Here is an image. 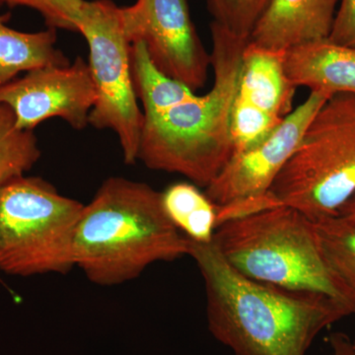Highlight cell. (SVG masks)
Returning <instances> with one entry per match:
<instances>
[{"label":"cell","instance_id":"1","mask_svg":"<svg viewBox=\"0 0 355 355\" xmlns=\"http://www.w3.org/2000/svg\"><path fill=\"white\" fill-rule=\"evenodd\" d=\"M188 256L205 282L210 334L235 355H306L322 331L354 314L321 294L248 279L212 241L189 239Z\"/></svg>","mask_w":355,"mask_h":355},{"label":"cell","instance_id":"2","mask_svg":"<svg viewBox=\"0 0 355 355\" xmlns=\"http://www.w3.org/2000/svg\"><path fill=\"white\" fill-rule=\"evenodd\" d=\"M189 254V239L166 214L162 195L141 182L107 179L77 224L73 256L93 284L112 286L139 277L157 261Z\"/></svg>","mask_w":355,"mask_h":355},{"label":"cell","instance_id":"3","mask_svg":"<svg viewBox=\"0 0 355 355\" xmlns=\"http://www.w3.org/2000/svg\"><path fill=\"white\" fill-rule=\"evenodd\" d=\"M210 33L212 87L161 113L144 114L137 156L149 169L183 175L202 188L209 186L233 155L231 108L249 42L214 22Z\"/></svg>","mask_w":355,"mask_h":355},{"label":"cell","instance_id":"4","mask_svg":"<svg viewBox=\"0 0 355 355\" xmlns=\"http://www.w3.org/2000/svg\"><path fill=\"white\" fill-rule=\"evenodd\" d=\"M212 242L248 279L321 294L355 313L324 263L314 221L297 209L279 205L229 219L219 224Z\"/></svg>","mask_w":355,"mask_h":355},{"label":"cell","instance_id":"5","mask_svg":"<svg viewBox=\"0 0 355 355\" xmlns=\"http://www.w3.org/2000/svg\"><path fill=\"white\" fill-rule=\"evenodd\" d=\"M268 193L313 221L338 214L355 193L354 94L324 102Z\"/></svg>","mask_w":355,"mask_h":355},{"label":"cell","instance_id":"6","mask_svg":"<svg viewBox=\"0 0 355 355\" xmlns=\"http://www.w3.org/2000/svg\"><path fill=\"white\" fill-rule=\"evenodd\" d=\"M83 207L42 178L7 182L0 188V270L24 277L69 272Z\"/></svg>","mask_w":355,"mask_h":355},{"label":"cell","instance_id":"7","mask_svg":"<svg viewBox=\"0 0 355 355\" xmlns=\"http://www.w3.org/2000/svg\"><path fill=\"white\" fill-rule=\"evenodd\" d=\"M77 32L88 43V64L97 92L89 125L113 130L125 164H135L144 118L133 87L132 44L125 36L121 7L111 0L87 1Z\"/></svg>","mask_w":355,"mask_h":355},{"label":"cell","instance_id":"8","mask_svg":"<svg viewBox=\"0 0 355 355\" xmlns=\"http://www.w3.org/2000/svg\"><path fill=\"white\" fill-rule=\"evenodd\" d=\"M123 29L130 44L142 42L161 71L193 92L202 88L211 67L191 20L187 0H137L121 7Z\"/></svg>","mask_w":355,"mask_h":355},{"label":"cell","instance_id":"9","mask_svg":"<svg viewBox=\"0 0 355 355\" xmlns=\"http://www.w3.org/2000/svg\"><path fill=\"white\" fill-rule=\"evenodd\" d=\"M296 87L284 69V51L248 42L230 114L233 154L265 141L293 111Z\"/></svg>","mask_w":355,"mask_h":355},{"label":"cell","instance_id":"10","mask_svg":"<svg viewBox=\"0 0 355 355\" xmlns=\"http://www.w3.org/2000/svg\"><path fill=\"white\" fill-rule=\"evenodd\" d=\"M96 101L90 67L81 57L64 67L32 70L0 87V103L11 109L16 125L23 130H33L53 118L83 130Z\"/></svg>","mask_w":355,"mask_h":355},{"label":"cell","instance_id":"11","mask_svg":"<svg viewBox=\"0 0 355 355\" xmlns=\"http://www.w3.org/2000/svg\"><path fill=\"white\" fill-rule=\"evenodd\" d=\"M310 92L279 128L261 144L234 154L218 176L205 188V195L217 207H227L265 197L273 182L297 148L306 128L329 99Z\"/></svg>","mask_w":355,"mask_h":355},{"label":"cell","instance_id":"12","mask_svg":"<svg viewBox=\"0 0 355 355\" xmlns=\"http://www.w3.org/2000/svg\"><path fill=\"white\" fill-rule=\"evenodd\" d=\"M340 0H272L254 28L250 42L268 50L328 39Z\"/></svg>","mask_w":355,"mask_h":355},{"label":"cell","instance_id":"13","mask_svg":"<svg viewBox=\"0 0 355 355\" xmlns=\"http://www.w3.org/2000/svg\"><path fill=\"white\" fill-rule=\"evenodd\" d=\"M284 69L296 87L331 97L355 95V48L329 39L310 42L284 51Z\"/></svg>","mask_w":355,"mask_h":355},{"label":"cell","instance_id":"14","mask_svg":"<svg viewBox=\"0 0 355 355\" xmlns=\"http://www.w3.org/2000/svg\"><path fill=\"white\" fill-rule=\"evenodd\" d=\"M69 60L57 48V29L25 33L6 25L0 16V87L10 83L21 72L46 67H64Z\"/></svg>","mask_w":355,"mask_h":355},{"label":"cell","instance_id":"15","mask_svg":"<svg viewBox=\"0 0 355 355\" xmlns=\"http://www.w3.org/2000/svg\"><path fill=\"white\" fill-rule=\"evenodd\" d=\"M161 195L166 214L188 239L198 243L214 240L218 226L217 207L197 184H173Z\"/></svg>","mask_w":355,"mask_h":355},{"label":"cell","instance_id":"16","mask_svg":"<svg viewBox=\"0 0 355 355\" xmlns=\"http://www.w3.org/2000/svg\"><path fill=\"white\" fill-rule=\"evenodd\" d=\"M130 67L135 94L142 103L146 116L164 112L196 95L181 81L161 71L142 42L130 44Z\"/></svg>","mask_w":355,"mask_h":355},{"label":"cell","instance_id":"17","mask_svg":"<svg viewBox=\"0 0 355 355\" xmlns=\"http://www.w3.org/2000/svg\"><path fill=\"white\" fill-rule=\"evenodd\" d=\"M318 243L331 277L355 306V223L336 214L314 221Z\"/></svg>","mask_w":355,"mask_h":355},{"label":"cell","instance_id":"18","mask_svg":"<svg viewBox=\"0 0 355 355\" xmlns=\"http://www.w3.org/2000/svg\"><path fill=\"white\" fill-rule=\"evenodd\" d=\"M40 157L38 139L33 130L18 128L13 112L0 103V188L24 176Z\"/></svg>","mask_w":355,"mask_h":355},{"label":"cell","instance_id":"19","mask_svg":"<svg viewBox=\"0 0 355 355\" xmlns=\"http://www.w3.org/2000/svg\"><path fill=\"white\" fill-rule=\"evenodd\" d=\"M212 22L243 39H250L272 0H207Z\"/></svg>","mask_w":355,"mask_h":355},{"label":"cell","instance_id":"20","mask_svg":"<svg viewBox=\"0 0 355 355\" xmlns=\"http://www.w3.org/2000/svg\"><path fill=\"white\" fill-rule=\"evenodd\" d=\"M9 6H26L43 16L48 27L77 32L87 0H4Z\"/></svg>","mask_w":355,"mask_h":355},{"label":"cell","instance_id":"21","mask_svg":"<svg viewBox=\"0 0 355 355\" xmlns=\"http://www.w3.org/2000/svg\"><path fill=\"white\" fill-rule=\"evenodd\" d=\"M329 40L355 48V0H340Z\"/></svg>","mask_w":355,"mask_h":355},{"label":"cell","instance_id":"22","mask_svg":"<svg viewBox=\"0 0 355 355\" xmlns=\"http://www.w3.org/2000/svg\"><path fill=\"white\" fill-rule=\"evenodd\" d=\"M331 355H355L354 340L343 333H335L330 336Z\"/></svg>","mask_w":355,"mask_h":355},{"label":"cell","instance_id":"23","mask_svg":"<svg viewBox=\"0 0 355 355\" xmlns=\"http://www.w3.org/2000/svg\"><path fill=\"white\" fill-rule=\"evenodd\" d=\"M338 214L347 217L355 223V193L345 203V205L338 211Z\"/></svg>","mask_w":355,"mask_h":355},{"label":"cell","instance_id":"24","mask_svg":"<svg viewBox=\"0 0 355 355\" xmlns=\"http://www.w3.org/2000/svg\"><path fill=\"white\" fill-rule=\"evenodd\" d=\"M4 3V0H0V4Z\"/></svg>","mask_w":355,"mask_h":355},{"label":"cell","instance_id":"25","mask_svg":"<svg viewBox=\"0 0 355 355\" xmlns=\"http://www.w3.org/2000/svg\"><path fill=\"white\" fill-rule=\"evenodd\" d=\"M354 349H355V340H354Z\"/></svg>","mask_w":355,"mask_h":355}]
</instances>
